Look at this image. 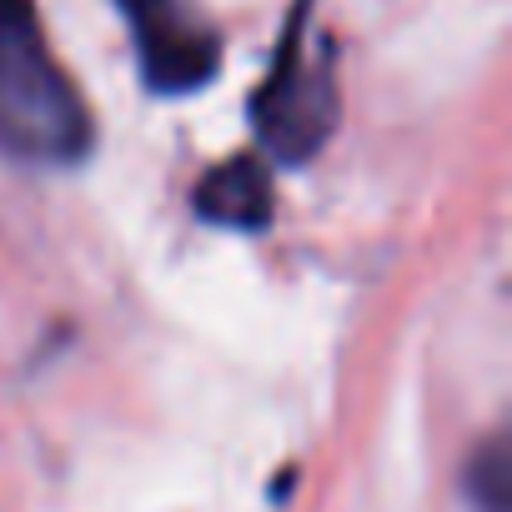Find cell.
<instances>
[{"instance_id":"1","label":"cell","mask_w":512,"mask_h":512,"mask_svg":"<svg viewBox=\"0 0 512 512\" xmlns=\"http://www.w3.org/2000/svg\"><path fill=\"white\" fill-rule=\"evenodd\" d=\"M91 141V106L56 61L36 6L0 0V151L31 166H76Z\"/></svg>"},{"instance_id":"5","label":"cell","mask_w":512,"mask_h":512,"mask_svg":"<svg viewBox=\"0 0 512 512\" xmlns=\"http://www.w3.org/2000/svg\"><path fill=\"white\" fill-rule=\"evenodd\" d=\"M467 497L477 512H512V457L507 437H487L467 462Z\"/></svg>"},{"instance_id":"4","label":"cell","mask_w":512,"mask_h":512,"mask_svg":"<svg viewBox=\"0 0 512 512\" xmlns=\"http://www.w3.org/2000/svg\"><path fill=\"white\" fill-rule=\"evenodd\" d=\"M191 206L201 221L226 226V231H267L277 216L267 161L262 156H231V161L211 166L201 176V186L191 191Z\"/></svg>"},{"instance_id":"3","label":"cell","mask_w":512,"mask_h":512,"mask_svg":"<svg viewBox=\"0 0 512 512\" xmlns=\"http://www.w3.org/2000/svg\"><path fill=\"white\" fill-rule=\"evenodd\" d=\"M141 81L156 96H186L201 91L221 66V36L196 11V0H121Z\"/></svg>"},{"instance_id":"2","label":"cell","mask_w":512,"mask_h":512,"mask_svg":"<svg viewBox=\"0 0 512 512\" xmlns=\"http://www.w3.org/2000/svg\"><path fill=\"white\" fill-rule=\"evenodd\" d=\"M337 71L332 46L317 36V0H297L277 61L251 96V126L262 151L282 166L312 161L337 131Z\"/></svg>"}]
</instances>
